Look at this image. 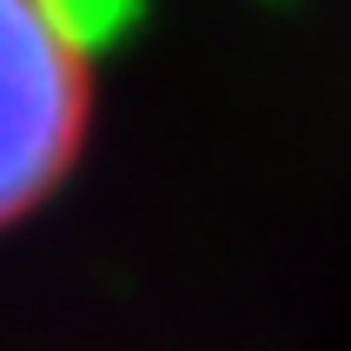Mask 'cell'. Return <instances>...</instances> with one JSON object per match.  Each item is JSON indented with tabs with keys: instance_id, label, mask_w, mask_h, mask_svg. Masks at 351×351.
Here are the masks:
<instances>
[{
	"instance_id": "cell-1",
	"label": "cell",
	"mask_w": 351,
	"mask_h": 351,
	"mask_svg": "<svg viewBox=\"0 0 351 351\" xmlns=\"http://www.w3.org/2000/svg\"><path fill=\"white\" fill-rule=\"evenodd\" d=\"M86 60L60 0H0V226L34 213L73 166Z\"/></svg>"
}]
</instances>
